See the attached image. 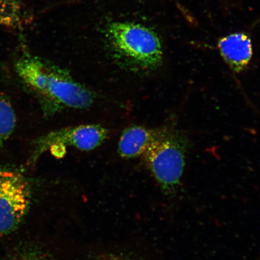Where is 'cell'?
Wrapping results in <instances>:
<instances>
[{"mask_svg":"<svg viewBox=\"0 0 260 260\" xmlns=\"http://www.w3.org/2000/svg\"><path fill=\"white\" fill-rule=\"evenodd\" d=\"M15 71L22 87L40 102L45 115H50L59 107L88 108L93 96L86 87L68 74L41 58L24 54L15 63Z\"/></svg>","mask_w":260,"mask_h":260,"instance_id":"obj_1","label":"cell"},{"mask_svg":"<svg viewBox=\"0 0 260 260\" xmlns=\"http://www.w3.org/2000/svg\"><path fill=\"white\" fill-rule=\"evenodd\" d=\"M106 37L117 53L140 67L155 70L162 60L160 39L151 29L141 24L115 21L106 26Z\"/></svg>","mask_w":260,"mask_h":260,"instance_id":"obj_2","label":"cell"},{"mask_svg":"<svg viewBox=\"0 0 260 260\" xmlns=\"http://www.w3.org/2000/svg\"><path fill=\"white\" fill-rule=\"evenodd\" d=\"M187 146V140L184 136L170 131L149 146L142 155L165 193L173 194L180 186Z\"/></svg>","mask_w":260,"mask_h":260,"instance_id":"obj_3","label":"cell"},{"mask_svg":"<svg viewBox=\"0 0 260 260\" xmlns=\"http://www.w3.org/2000/svg\"><path fill=\"white\" fill-rule=\"evenodd\" d=\"M31 190L27 178L11 166H0V234L17 229L30 208Z\"/></svg>","mask_w":260,"mask_h":260,"instance_id":"obj_4","label":"cell"},{"mask_svg":"<svg viewBox=\"0 0 260 260\" xmlns=\"http://www.w3.org/2000/svg\"><path fill=\"white\" fill-rule=\"evenodd\" d=\"M109 134L108 129L96 124L80 125L55 130L41 136L36 141L31 160H37L48 150L53 153L59 148L92 150L102 145Z\"/></svg>","mask_w":260,"mask_h":260,"instance_id":"obj_5","label":"cell"},{"mask_svg":"<svg viewBox=\"0 0 260 260\" xmlns=\"http://www.w3.org/2000/svg\"><path fill=\"white\" fill-rule=\"evenodd\" d=\"M171 130L134 125L126 128L118 142V152L123 158L142 156L154 142L165 137Z\"/></svg>","mask_w":260,"mask_h":260,"instance_id":"obj_6","label":"cell"},{"mask_svg":"<svg viewBox=\"0 0 260 260\" xmlns=\"http://www.w3.org/2000/svg\"><path fill=\"white\" fill-rule=\"evenodd\" d=\"M218 49L223 60L235 73L245 70L251 60L252 42L248 35L242 32L221 38L218 42Z\"/></svg>","mask_w":260,"mask_h":260,"instance_id":"obj_7","label":"cell"},{"mask_svg":"<svg viewBox=\"0 0 260 260\" xmlns=\"http://www.w3.org/2000/svg\"><path fill=\"white\" fill-rule=\"evenodd\" d=\"M16 116L14 107L8 98L0 95V149L14 133Z\"/></svg>","mask_w":260,"mask_h":260,"instance_id":"obj_8","label":"cell"},{"mask_svg":"<svg viewBox=\"0 0 260 260\" xmlns=\"http://www.w3.org/2000/svg\"><path fill=\"white\" fill-rule=\"evenodd\" d=\"M16 260H38L35 258L34 256H32L29 254H23L19 256L18 258H16Z\"/></svg>","mask_w":260,"mask_h":260,"instance_id":"obj_9","label":"cell"}]
</instances>
